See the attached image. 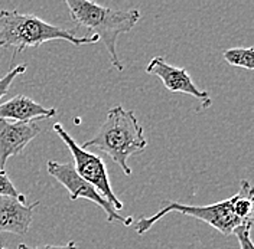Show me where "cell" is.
Segmentation results:
<instances>
[{"mask_svg":"<svg viewBox=\"0 0 254 249\" xmlns=\"http://www.w3.org/2000/svg\"><path fill=\"white\" fill-rule=\"evenodd\" d=\"M65 4L69 9L72 22L78 28L85 29V38L91 35L103 41L113 66L117 71H123L125 65L120 61L116 49L117 38L136 26L140 19V12L137 9L116 10L87 0H66Z\"/></svg>","mask_w":254,"mask_h":249,"instance_id":"cell-1","label":"cell"},{"mask_svg":"<svg viewBox=\"0 0 254 249\" xmlns=\"http://www.w3.org/2000/svg\"><path fill=\"white\" fill-rule=\"evenodd\" d=\"M147 146L143 127L139 124L134 111L116 105L107 112V118L93 139L87 140L81 147L84 150L95 147L111 157L120 166L125 174L130 176L131 169L127 164L128 157L142 153Z\"/></svg>","mask_w":254,"mask_h":249,"instance_id":"cell-2","label":"cell"},{"mask_svg":"<svg viewBox=\"0 0 254 249\" xmlns=\"http://www.w3.org/2000/svg\"><path fill=\"white\" fill-rule=\"evenodd\" d=\"M49 41H68L75 47H82L97 44L100 39L97 36H77L75 31L54 26L38 16L0 10V48H15L16 55L26 48H38Z\"/></svg>","mask_w":254,"mask_h":249,"instance_id":"cell-3","label":"cell"},{"mask_svg":"<svg viewBox=\"0 0 254 249\" xmlns=\"http://www.w3.org/2000/svg\"><path fill=\"white\" fill-rule=\"evenodd\" d=\"M234 202H236L234 196H231L230 199H225L222 202L208 204V206H190V204H182L178 202H169L153 216L139 219V222L136 225V231L139 235L146 234L165 215H168L171 212H179L182 215L199 219V220L208 223L209 226H212L214 229L220 231L222 235L228 236V235H233V232L238 226L244 223L236 213Z\"/></svg>","mask_w":254,"mask_h":249,"instance_id":"cell-4","label":"cell"},{"mask_svg":"<svg viewBox=\"0 0 254 249\" xmlns=\"http://www.w3.org/2000/svg\"><path fill=\"white\" fill-rule=\"evenodd\" d=\"M54 131L60 136V139L66 144L68 150L71 151V154L74 157L72 166L79 177L84 179L85 182H88L91 186H94L101 193V196L106 198L114 206L116 210L123 209V203L117 199V196L114 195V192L111 189L110 179L107 174V167H106L104 160L78 146L75 140L65 131L61 123H57L54 125Z\"/></svg>","mask_w":254,"mask_h":249,"instance_id":"cell-5","label":"cell"},{"mask_svg":"<svg viewBox=\"0 0 254 249\" xmlns=\"http://www.w3.org/2000/svg\"><path fill=\"white\" fill-rule=\"evenodd\" d=\"M47 169L48 173L69 192L71 200H77L81 198V199H87L90 202L95 203L106 212L109 222H122L126 226H130L133 223L131 216L125 218L119 215L114 206L106 198H103L101 193L94 186H91L88 182L81 179L71 163H58V161L49 160L47 163Z\"/></svg>","mask_w":254,"mask_h":249,"instance_id":"cell-6","label":"cell"},{"mask_svg":"<svg viewBox=\"0 0 254 249\" xmlns=\"http://www.w3.org/2000/svg\"><path fill=\"white\" fill-rule=\"evenodd\" d=\"M147 74H153L162 79L163 85L174 94H188L192 95L193 98L199 100L201 104L208 108L212 104V100L209 97V94L206 91H201L196 88V85L193 84V81L190 77L188 71L185 68H176L166 62L162 56L153 58L147 68H146Z\"/></svg>","mask_w":254,"mask_h":249,"instance_id":"cell-7","label":"cell"},{"mask_svg":"<svg viewBox=\"0 0 254 249\" xmlns=\"http://www.w3.org/2000/svg\"><path fill=\"white\" fill-rule=\"evenodd\" d=\"M41 134V127L35 121L17 123L0 118V169L10 157L19 154L35 137Z\"/></svg>","mask_w":254,"mask_h":249,"instance_id":"cell-8","label":"cell"},{"mask_svg":"<svg viewBox=\"0 0 254 249\" xmlns=\"http://www.w3.org/2000/svg\"><path fill=\"white\" fill-rule=\"evenodd\" d=\"M36 206L39 202L28 204L26 200L0 196V234H28Z\"/></svg>","mask_w":254,"mask_h":249,"instance_id":"cell-9","label":"cell"},{"mask_svg":"<svg viewBox=\"0 0 254 249\" xmlns=\"http://www.w3.org/2000/svg\"><path fill=\"white\" fill-rule=\"evenodd\" d=\"M57 115L55 108H45L26 95H16L12 100L0 104V118L17 123H32L38 120H48Z\"/></svg>","mask_w":254,"mask_h":249,"instance_id":"cell-10","label":"cell"},{"mask_svg":"<svg viewBox=\"0 0 254 249\" xmlns=\"http://www.w3.org/2000/svg\"><path fill=\"white\" fill-rule=\"evenodd\" d=\"M254 48H231L224 50V59L225 62L237 66V68H244L247 71L254 69Z\"/></svg>","mask_w":254,"mask_h":249,"instance_id":"cell-11","label":"cell"},{"mask_svg":"<svg viewBox=\"0 0 254 249\" xmlns=\"http://www.w3.org/2000/svg\"><path fill=\"white\" fill-rule=\"evenodd\" d=\"M0 196H9V198H16L20 200H26V196L16 189L12 180L9 179L7 173L1 169H0Z\"/></svg>","mask_w":254,"mask_h":249,"instance_id":"cell-12","label":"cell"},{"mask_svg":"<svg viewBox=\"0 0 254 249\" xmlns=\"http://www.w3.org/2000/svg\"><path fill=\"white\" fill-rule=\"evenodd\" d=\"M252 226H253V220H247L243 225H240L237 229L233 232V235L237 238L241 249H254L253 242H252V236H250Z\"/></svg>","mask_w":254,"mask_h":249,"instance_id":"cell-13","label":"cell"},{"mask_svg":"<svg viewBox=\"0 0 254 249\" xmlns=\"http://www.w3.org/2000/svg\"><path fill=\"white\" fill-rule=\"evenodd\" d=\"M26 65L23 63V65H17V66H10V71L3 77V78H0V98H3L6 94L9 93V88H10V85H12V82L15 81L16 77H19V75H22V74H25L26 72Z\"/></svg>","mask_w":254,"mask_h":249,"instance_id":"cell-14","label":"cell"},{"mask_svg":"<svg viewBox=\"0 0 254 249\" xmlns=\"http://www.w3.org/2000/svg\"><path fill=\"white\" fill-rule=\"evenodd\" d=\"M17 249H78V247L74 241H69L65 245H42V247H28L20 244Z\"/></svg>","mask_w":254,"mask_h":249,"instance_id":"cell-15","label":"cell"},{"mask_svg":"<svg viewBox=\"0 0 254 249\" xmlns=\"http://www.w3.org/2000/svg\"><path fill=\"white\" fill-rule=\"evenodd\" d=\"M0 249H6V248H3V247H0Z\"/></svg>","mask_w":254,"mask_h":249,"instance_id":"cell-16","label":"cell"}]
</instances>
